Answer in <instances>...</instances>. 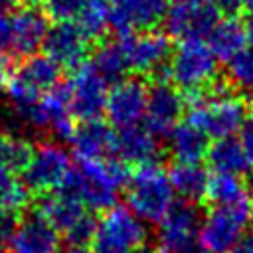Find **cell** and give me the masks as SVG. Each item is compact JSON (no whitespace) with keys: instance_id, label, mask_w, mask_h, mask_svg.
I'll return each instance as SVG.
<instances>
[{"instance_id":"obj_1","label":"cell","mask_w":253,"mask_h":253,"mask_svg":"<svg viewBox=\"0 0 253 253\" xmlns=\"http://www.w3.org/2000/svg\"><path fill=\"white\" fill-rule=\"evenodd\" d=\"M128 182V168L123 160H83L71 168L63 184V192L79 200L85 208L107 211L115 206L117 194Z\"/></svg>"},{"instance_id":"obj_2","label":"cell","mask_w":253,"mask_h":253,"mask_svg":"<svg viewBox=\"0 0 253 253\" xmlns=\"http://www.w3.org/2000/svg\"><path fill=\"white\" fill-rule=\"evenodd\" d=\"M188 121L213 140L233 136L247 123L245 99L221 83L188 93Z\"/></svg>"},{"instance_id":"obj_3","label":"cell","mask_w":253,"mask_h":253,"mask_svg":"<svg viewBox=\"0 0 253 253\" xmlns=\"http://www.w3.org/2000/svg\"><path fill=\"white\" fill-rule=\"evenodd\" d=\"M174 204L168 172L158 164L138 166L126 182V208L142 221L158 223Z\"/></svg>"},{"instance_id":"obj_4","label":"cell","mask_w":253,"mask_h":253,"mask_svg":"<svg viewBox=\"0 0 253 253\" xmlns=\"http://www.w3.org/2000/svg\"><path fill=\"white\" fill-rule=\"evenodd\" d=\"M217 57L204 40H184L170 55L168 75L188 93L208 89L217 79Z\"/></svg>"},{"instance_id":"obj_5","label":"cell","mask_w":253,"mask_h":253,"mask_svg":"<svg viewBox=\"0 0 253 253\" xmlns=\"http://www.w3.org/2000/svg\"><path fill=\"white\" fill-rule=\"evenodd\" d=\"M148 239V229L144 221L134 215L128 208L113 206L105 211L97 223L93 237L95 253H115V251H136L144 247Z\"/></svg>"},{"instance_id":"obj_6","label":"cell","mask_w":253,"mask_h":253,"mask_svg":"<svg viewBox=\"0 0 253 253\" xmlns=\"http://www.w3.org/2000/svg\"><path fill=\"white\" fill-rule=\"evenodd\" d=\"M249 206H213L202 217L198 241L211 253H229L231 247L245 235L249 225Z\"/></svg>"},{"instance_id":"obj_7","label":"cell","mask_w":253,"mask_h":253,"mask_svg":"<svg viewBox=\"0 0 253 253\" xmlns=\"http://www.w3.org/2000/svg\"><path fill=\"white\" fill-rule=\"evenodd\" d=\"M73 164L69 152L53 140H43L34 146V154L26 166L24 184L34 192H53L61 190L69 178Z\"/></svg>"},{"instance_id":"obj_8","label":"cell","mask_w":253,"mask_h":253,"mask_svg":"<svg viewBox=\"0 0 253 253\" xmlns=\"http://www.w3.org/2000/svg\"><path fill=\"white\" fill-rule=\"evenodd\" d=\"M202 215L194 202H174L158 221V241L170 253H188L200 237Z\"/></svg>"},{"instance_id":"obj_9","label":"cell","mask_w":253,"mask_h":253,"mask_svg":"<svg viewBox=\"0 0 253 253\" xmlns=\"http://www.w3.org/2000/svg\"><path fill=\"white\" fill-rule=\"evenodd\" d=\"M128 61V69L136 73H158L172 55L170 38L156 30L134 32L119 38Z\"/></svg>"},{"instance_id":"obj_10","label":"cell","mask_w":253,"mask_h":253,"mask_svg":"<svg viewBox=\"0 0 253 253\" xmlns=\"http://www.w3.org/2000/svg\"><path fill=\"white\" fill-rule=\"evenodd\" d=\"M69 91V103L73 117L81 121L99 119L101 113H105L107 103V81L93 69L91 63H83L75 67L71 79L67 81Z\"/></svg>"},{"instance_id":"obj_11","label":"cell","mask_w":253,"mask_h":253,"mask_svg":"<svg viewBox=\"0 0 253 253\" xmlns=\"http://www.w3.org/2000/svg\"><path fill=\"white\" fill-rule=\"evenodd\" d=\"M146 101H148V87L142 79L128 77L121 79L113 85V89L107 95L105 103V115L113 126L126 128L140 125L146 113Z\"/></svg>"},{"instance_id":"obj_12","label":"cell","mask_w":253,"mask_h":253,"mask_svg":"<svg viewBox=\"0 0 253 253\" xmlns=\"http://www.w3.org/2000/svg\"><path fill=\"white\" fill-rule=\"evenodd\" d=\"M217 22H219V10L210 0L174 4L164 16L168 34L182 42L208 38V34Z\"/></svg>"},{"instance_id":"obj_13","label":"cell","mask_w":253,"mask_h":253,"mask_svg":"<svg viewBox=\"0 0 253 253\" xmlns=\"http://www.w3.org/2000/svg\"><path fill=\"white\" fill-rule=\"evenodd\" d=\"M166 0H111L107 2L109 28L119 36L152 30L166 16Z\"/></svg>"},{"instance_id":"obj_14","label":"cell","mask_w":253,"mask_h":253,"mask_svg":"<svg viewBox=\"0 0 253 253\" xmlns=\"http://www.w3.org/2000/svg\"><path fill=\"white\" fill-rule=\"evenodd\" d=\"M89 34L73 20V22H55L45 36L43 49L45 55L51 57L59 67L75 69L83 65L89 45H91Z\"/></svg>"},{"instance_id":"obj_15","label":"cell","mask_w":253,"mask_h":253,"mask_svg":"<svg viewBox=\"0 0 253 253\" xmlns=\"http://www.w3.org/2000/svg\"><path fill=\"white\" fill-rule=\"evenodd\" d=\"M184 111V97L176 89V85L158 81L148 87V101L144 113V126L160 136H168L172 128L180 123V115Z\"/></svg>"},{"instance_id":"obj_16","label":"cell","mask_w":253,"mask_h":253,"mask_svg":"<svg viewBox=\"0 0 253 253\" xmlns=\"http://www.w3.org/2000/svg\"><path fill=\"white\" fill-rule=\"evenodd\" d=\"M30 126L40 130H49L55 138H63V140L71 138L75 125H73V111L69 103L67 83L65 85L57 83L53 89L42 95Z\"/></svg>"},{"instance_id":"obj_17","label":"cell","mask_w":253,"mask_h":253,"mask_svg":"<svg viewBox=\"0 0 253 253\" xmlns=\"http://www.w3.org/2000/svg\"><path fill=\"white\" fill-rule=\"evenodd\" d=\"M47 16L38 8H20L8 18V49L20 57L34 55L45 42Z\"/></svg>"},{"instance_id":"obj_18","label":"cell","mask_w":253,"mask_h":253,"mask_svg":"<svg viewBox=\"0 0 253 253\" xmlns=\"http://www.w3.org/2000/svg\"><path fill=\"white\" fill-rule=\"evenodd\" d=\"M59 245V231L38 211H34L18 221L8 253H57Z\"/></svg>"},{"instance_id":"obj_19","label":"cell","mask_w":253,"mask_h":253,"mask_svg":"<svg viewBox=\"0 0 253 253\" xmlns=\"http://www.w3.org/2000/svg\"><path fill=\"white\" fill-rule=\"evenodd\" d=\"M69 140L75 154L83 160L111 158L117 148V132H113V128L101 119H91L77 125Z\"/></svg>"},{"instance_id":"obj_20","label":"cell","mask_w":253,"mask_h":253,"mask_svg":"<svg viewBox=\"0 0 253 253\" xmlns=\"http://www.w3.org/2000/svg\"><path fill=\"white\" fill-rule=\"evenodd\" d=\"M158 152H160L158 136L152 134L146 126L134 125V126L121 128L117 132L115 154L125 164H134V166L152 164L156 160Z\"/></svg>"},{"instance_id":"obj_21","label":"cell","mask_w":253,"mask_h":253,"mask_svg":"<svg viewBox=\"0 0 253 253\" xmlns=\"http://www.w3.org/2000/svg\"><path fill=\"white\" fill-rule=\"evenodd\" d=\"M38 213L43 219H47L59 233H65L87 211H85V206L79 200H75L73 196H69L63 190H57V192H49L42 198Z\"/></svg>"},{"instance_id":"obj_22","label":"cell","mask_w":253,"mask_h":253,"mask_svg":"<svg viewBox=\"0 0 253 253\" xmlns=\"http://www.w3.org/2000/svg\"><path fill=\"white\" fill-rule=\"evenodd\" d=\"M166 138H168V148L176 162H200L202 158L208 156L210 136L190 121L178 123Z\"/></svg>"},{"instance_id":"obj_23","label":"cell","mask_w":253,"mask_h":253,"mask_svg":"<svg viewBox=\"0 0 253 253\" xmlns=\"http://www.w3.org/2000/svg\"><path fill=\"white\" fill-rule=\"evenodd\" d=\"M247 43H249V38H247L245 22H241L235 16H227L219 20L208 34V45L211 47L215 57L225 63L233 55H237L241 49H245Z\"/></svg>"},{"instance_id":"obj_24","label":"cell","mask_w":253,"mask_h":253,"mask_svg":"<svg viewBox=\"0 0 253 253\" xmlns=\"http://www.w3.org/2000/svg\"><path fill=\"white\" fill-rule=\"evenodd\" d=\"M168 176L174 192H178L182 200L196 204L206 198L210 174L200 166V162H176L168 170Z\"/></svg>"},{"instance_id":"obj_25","label":"cell","mask_w":253,"mask_h":253,"mask_svg":"<svg viewBox=\"0 0 253 253\" xmlns=\"http://www.w3.org/2000/svg\"><path fill=\"white\" fill-rule=\"evenodd\" d=\"M20 81H24L28 87H32L38 93H45L49 89H53L59 83V75H61V67L47 55H30L26 57V61L18 67V71L14 73Z\"/></svg>"},{"instance_id":"obj_26","label":"cell","mask_w":253,"mask_h":253,"mask_svg":"<svg viewBox=\"0 0 253 253\" xmlns=\"http://www.w3.org/2000/svg\"><path fill=\"white\" fill-rule=\"evenodd\" d=\"M249 184L241 178V174H227V172H213L208 182L206 198L213 206H235V204H249Z\"/></svg>"},{"instance_id":"obj_27","label":"cell","mask_w":253,"mask_h":253,"mask_svg":"<svg viewBox=\"0 0 253 253\" xmlns=\"http://www.w3.org/2000/svg\"><path fill=\"white\" fill-rule=\"evenodd\" d=\"M208 162L213 172H227V174H243L249 170L247 158L243 154L241 142L233 136L217 138L213 144H210L208 150Z\"/></svg>"},{"instance_id":"obj_28","label":"cell","mask_w":253,"mask_h":253,"mask_svg":"<svg viewBox=\"0 0 253 253\" xmlns=\"http://www.w3.org/2000/svg\"><path fill=\"white\" fill-rule=\"evenodd\" d=\"M91 65L107 83L109 81L117 83V81L125 79V75L128 71V61H126V55H125L119 40L101 43L93 53Z\"/></svg>"},{"instance_id":"obj_29","label":"cell","mask_w":253,"mask_h":253,"mask_svg":"<svg viewBox=\"0 0 253 253\" xmlns=\"http://www.w3.org/2000/svg\"><path fill=\"white\" fill-rule=\"evenodd\" d=\"M30 204V188L18 182L8 166L0 162V208L18 211Z\"/></svg>"},{"instance_id":"obj_30","label":"cell","mask_w":253,"mask_h":253,"mask_svg":"<svg viewBox=\"0 0 253 253\" xmlns=\"http://www.w3.org/2000/svg\"><path fill=\"white\" fill-rule=\"evenodd\" d=\"M227 79L233 89L253 93V45H247L227 61Z\"/></svg>"},{"instance_id":"obj_31","label":"cell","mask_w":253,"mask_h":253,"mask_svg":"<svg viewBox=\"0 0 253 253\" xmlns=\"http://www.w3.org/2000/svg\"><path fill=\"white\" fill-rule=\"evenodd\" d=\"M34 154V146L24 136H8L2 152V164L8 166L12 172H24L30 158Z\"/></svg>"},{"instance_id":"obj_32","label":"cell","mask_w":253,"mask_h":253,"mask_svg":"<svg viewBox=\"0 0 253 253\" xmlns=\"http://www.w3.org/2000/svg\"><path fill=\"white\" fill-rule=\"evenodd\" d=\"M87 34L91 40H97L105 34V30L109 28V16H107V2L105 0H89L87 8L83 10V14L75 20Z\"/></svg>"},{"instance_id":"obj_33","label":"cell","mask_w":253,"mask_h":253,"mask_svg":"<svg viewBox=\"0 0 253 253\" xmlns=\"http://www.w3.org/2000/svg\"><path fill=\"white\" fill-rule=\"evenodd\" d=\"M45 14L55 22H73L87 8L89 0H43Z\"/></svg>"},{"instance_id":"obj_34","label":"cell","mask_w":253,"mask_h":253,"mask_svg":"<svg viewBox=\"0 0 253 253\" xmlns=\"http://www.w3.org/2000/svg\"><path fill=\"white\" fill-rule=\"evenodd\" d=\"M95 231H97V221L91 217V213H85L69 231H65V241L73 247H87L89 243H93V237H95Z\"/></svg>"},{"instance_id":"obj_35","label":"cell","mask_w":253,"mask_h":253,"mask_svg":"<svg viewBox=\"0 0 253 253\" xmlns=\"http://www.w3.org/2000/svg\"><path fill=\"white\" fill-rule=\"evenodd\" d=\"M16 213L10 211V210H4L0 208V253H6L8 251V245L12 241V235L16 231Z\"/></svg>"},{"instance_id":"obj_36","label":"cell","mask_w":253,"mask_h":253,"mask_svg":"<svg viewBox=\"0 0 253 253\" xmlns=\"http://www.w3.org/2000/svg\"><path fill=\"white\" fill-rule=\"evenodd\" d=\"M239 142L243 148V154L247 158L249 170H253V121H247L243 128L239 130Z\"/></svg>"},{"instance_id":"obj_37","label":"cell","mask_w":253,"mask_h":253,"mask_svg":"<svg viewBox=\"0 0 253 253\" xmlns=\"http://www.w3.org/2000/svg\"><path fill=\"white\" fill-rule=\"evenodd\" d=\"M10 79H12V65H10V59H8L4 53H0V95L6 91Z\"/></svg>"},{"instance_id":"obj_38","label":"cell","mask_w":253,"mask_h":253,"mask_svg":"<svg viewBox=\"0 0 253 253\" xmlns=\"http://www.w3.org/2000/svg\"><path fill=\"white\" fill-rule=\"evenodd\" d=\"M219 12H227V14H233L241 8V2L239 0H210Z\"/></svg>"},{"instance_id":"obj_39","label":"cell","mask_w":253,"mask_h":253,"mask_svg":"<svg viewBox=\"0 0 253 253\" xmlns=\"http://www.w3.org/2000/svg\"><path fill=\"white\" fill-rule=\"evenodd\" d=\"M22 0H0V18H10L20 10Z\"/></svg>"},{"instance_id":"obj_40","label":"cell","mask_w":253,"mask_h":253,"mask_svg":"<svg viewBox=\"0 0 253 253\" xmlns=\"http://www.w3.org/2000/svg\"><path fill=\"white\" fill-rule=\"evenodd\" d=\"M229 253H253V235H243Z\"/></svg>"},{"instance_id":"obj_41","label":"cell","mask_w":253,"mask_h":253,"mask_svg":"<svg viewBox=\"0 0 253 253\" xmlns=\"http://www.w3.org/2000/svg\"><path fill=\"white\" fill-rule=\"evenodd\" d=\"M8 49V18H0V51Z\"/></svg>"},{"instance_id":"obj_42","label":"cell","mask_w":253,"mask_h":253,"mask_svg":"<svg viewBox=\"0 0 253 253\" xmlns=\"http://www.w3.org/2000/svg\"><path fill=\"white\" fill-rule=\"evenodd\" d=\"M245 28H247V38H249V43L253 45V12H251V16L247 18V22H245Z\"/></svg>"},{"instance_id":"obj_43","label":"cell","mask_w":253,"mask_h":253,"mask_svg":"<svg viewBox=\"0 0 253 253\" xmlns=\"http://www.w3.org/2000/svg\"><path fill=\"white\" fill-rule=\"evenodd\" d=\"M188 253H211V251H208V249H206V247H204V245L198 241V243H196V245H194V247H192Z\"/></svg>"},{"instance_id":"obj_44","label":"cell","mask_w":253,"mask_h":253,"mask_svg":"<svg viewBox=\"0 0 253 253\" xmlns=\"http://www.w3.org/2000/svg\"><path fill=\"white\" fill-rule=\"evenodd\" d=\"M6 134H4V130H2V126H0V160H2V152H4V144H6Z\"/></svg>"},{"instance_id":"obj_45","label":"cell","mask_w":253,"mask_h":253,"mask_svg":"<svg viewBox=\"0 0 253 253\" xmlns=\"http://www.w3.org/2000/svg\"><path fill=\"white\" fill-rule=\"evenodd\" d=\"M241 2V8H249V10H253V0H239Z\"/></svg>"},{"instance_id":"obj_46","label":"cell","mask_w":253,"mask_h":253,"mask_svg":"<svg viewBox=\"0 0 253 253\" xmlns=\"http://www.w3.org/2000/svg\"><path fill=\"white\" fill-rule=\"evenodd\" d=\"M69 253H91V251H89L87 247H73Z\"/></svg>"},{"instance_id":"obj_47","label":"cell","mask_w":253,"mask_h":253,"mask_svg":"<svg viewBox=\"0 0 253 253\" xmlns=\"http://www.w3.org/2000/svg\"><path fill=\"white\" fill-rule=\"evenodd\" d=\"M249 225L253 227V204L249 206Z\"/></svg>"},{"instance_id":"obj_48","label":"cell","mask_w":253,"mask_h":253,"mask_svg":"<svg viewBox=\"0 0 253 253\" xmlns=\"http://www.w3.org/2000/svg\"><path fill=\"white\" fill-rule=\"evenodd\" d=\"M170 2H174V4H180V2H194V0H170Z\"/></svg>"},{"instance_id":"obj_49","label":"cell","mask_w":253,"mask_h":253,"mask_svg":"<svg viewBox=\"0 0 253 253\" xmlns=\"http://www.w3.org/2000/svg\"><path fill=\"white\" fill-rule=\"evenodd\" d=\"M152 253H170V251H166V249L160 247V249H156V251H152Z\"/></svg>"},{"instance_id":"obj_50","label":"cell","mask_w":253,"mask_h":253,"mask_svg":"<svg viewBox=\"0 0 253 253\" xmlns=\"http://www.w3.org/2000/svg\"><path fill=\"white\" fill-rule=\"evenodd\" d=\"M115 253H134V251H115Z\"/></svg>"},{"instance_id":"obj_51","label":"cell","mask_w":253,"mask_h":253,"mask_svg":"<svg viewBox=\"0 0 253 253\" xmlns=\"http://www.w3.org/2000/svg\"><path fill=\"white\" fill-rule=\"evenodd\" d=\"M30 2H42V0H30Z\"/></svg>"},{"instance_id":"obj_52","label":"cell","mask_w":253,"mask_h":253,"mask_svg":"<svg viewBox=\"0 0 253 253\" xmlns=\"http://www.w3.org/2000/svg\"><path fill=\"white\" fill-rule=\"evenodd\" d=\"M105 2H111V0H105Z\"/></svg>"}]
</instances>
